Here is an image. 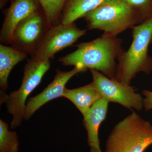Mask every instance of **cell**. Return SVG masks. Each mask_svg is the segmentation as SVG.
Wrapping results in <instances>:
<instances>
[{"label":"cell","mask_w":152,"mask_h":152,"mask_svg":"<svg viewBox=\"0 0 152 152\" xmlns=\"http://www.w3.org/2000/svg\"><path fill=\"white\" fill-rule=\"evenodd\" d=\"M75 51L61 57L59 61L64 66L80 67L99 71L110 79L115 78V61L124 51L121 40L117 37L103 34L88 42L77 45Z\"/></svg>","instance_id":"obj_1"},{"label":"cell","mask_w":152,"mask_h":152,"mask_svg":"<svg viewBox=\"0 0 152 152\" xmlns=\"http://www.w3.org/2000/svg\"><path fill=\"white\" fill-rule=\"evenodd\" d=\"M133 41L127 51L118 58L116 80L130 85L137 74H149L152 71V58L148 48L152 41V18L132 28Z\"/></svg>","instance_id":"obj_2"},{"label":"cell","mask_w":152,"mask_h":152,"mask_svg":"<svg viewBox=\"0 0 152 152\" xmlns=\"http://www.w3.org/2000/svg\"><path fill=\"white\" fill-rule=\"evenodd\" d=\"M88 29L103 31L117 37L128 29L141 23L138 15L128 0H105L83 18Z\"/></svg>","instance_id":"obj_3"},{"label":"cell","mask_w":152,"mask_h":152,"mask_svg":"<svg viewBox=\"0 0 152 152\" xmlns=\"http://www.w3.org/2000/svg\"><path fill=\"white\" fill-rule=\"evenodd\" d=\"M151 145V124L133 112L112 130L105 152H144Z\"/></svg>","instance_id":"obj_4"},{"label":"cell","mask_w":152,"mask_h":152,"mask_svg":"<svg viewBox=\"0 0 152 152\" xmlns=\"http://www.w3.org/2000/svg\"><path fill=\"white\" fill-rule=\"evenodd\" d=\"M50 65V60L38 61L31 58L25 65L21 84L18 89L9 95L1 93V103H5L8 112L12 116L11 129L18 127L24 119L27 99L39 84Z\"/></svg>","instance_id":"obj_5"},{"label":"cell","mask_w":152,"mask_h":152,"mask_svg":"<svg viewBox=\"0 0 152 152\" xmlns=\"http://www.w3.org/2000/svg\"><path fill=\"white\" fill-rule=\"evenodd\" d=\"M86 33V30L80 29L74 23L69 25L60 23L53 26L46 33L31 58L38 61L50 60L58 52L72 45Z\"/></svg>","instance_id":"obj_6"},{"label":"cell","mask_w":152,"mask_h":152,"mask_svg":"<svg viewBox=\"0 0 152 152\" xmlns=\"http://www.w3.org/2000/svg\"><path fill=\"white\" fill-rule=\"evenodd\" d=\"M93 82L101 97L117 103L126 108L140 111L144 107L143 99L135 92L134 87L106 77L99 71L91 69Z\"/></svg>","instance_id":"obj_7"},{"label":"cell","mask_w":152,"mask_h":152,"mask_svg":"<svg viewBox=\"0 0 152 152\" xmlns=\"http://www.w3.org/2000/svg\"><path fill=\"white\" fill-rule=\"evenodd\" d=\"M51 27L41 9L17 26L13 34L11 46L31 56Z\"/></svg>","instance_id":"obj_8"},{"label":"cell","mask_w":152,"mask_h":152,"mask_svg":"<svg viewBox=\"0 0 152 152\" xmlns=\"http://www.w3.org/2000/svg\"><path fill=\"white\" fill-rule=\"evenodd\" d=\"M86 71L79 66H75L72 70L68 72L57 69L53 81L42 92L30 98L28 101L25 108L24 120L29 119L38 109L48 102L62 97L66 85L69 80L76 74Z\"/></svg>","instance_id":"obj_9"},{"label":"cell","mask_w":152,"mask_h":152,"mask_svg":"<svg viewBox=\"0 0 152 152\" xmlns=\"http://www.w3.org/2000/svg\"><path fill=\"white\" fill-rule=\"evenodd\" d=\"M38 0H11L0 32L1 44H11L15 28L22 20L41 10Z\"/></svg>","instance_id":"obj_10"},{"label":"cell","mask_w":152,"mask_h":152,"mask_svg":"<svg viewBox=\"0 0 152 152\" xmlns=\"http://www.w3.org/2000/svg\"><path fill=\"white\" fill-rule=\"evenodd\" d=\"M109 103L106 99L101 98L92 106L83 118V123L87 131L91 152H102L100 147L99 130L107 116Z\"/></svg>","instance_id":"obj_11"},{"label":"cell","mask_w":152,"mask_h":152,"mask_svg":"<svg viewBox=\"0 0 152 152\" xmlns=\"http://www.w3.org/2000/svg\"><path fill=\"white\" fill-rule=\"evenodd\" d=\"M62 97L72 102L83 118L86 116L92 106L102 98L93 82L77 88L69 89L66 88Z\"/></svg>","instance_id":"obj_12"},{"label":"cell","mask_w":152,"mask_h":152,"mask_svg":"<svg viewBox=\"0 0 152 152\" xmlns=\"http://www.w3.org/2000/svg\"><path fill=\"white\" fill-rule=\"evenodd\" d=\"M28 54L12 47L0 45V87L3 90L8 88V78L11 71L17 64L23 61Z\"/></svg>","instance_id":"obj_13"},{"label":"cell","mask_w":152,"mask_h":152,"mask_svg":"<svg viewBox=\"0 0 152 152\" xmlns=\"http://www.w3.org/2000/svg\"><path fill=\"white\" fill-rule=\"evenodd\" d=\"M105 0H67L62 12L60 23L72 24L97 7Z\"/></svg>","instance_id":"obj_14"},{"label":"cell","mask_w":152,"mask_h":152,"mask_svg":"<svg viewBox=\"0 0 152 152\" xmlns=\"http://www.w3.org/2000/svg\"><path fill=\"white\" fill-rule=\"evenodd\" d=\"M67 0H38L45 16L51 26L61 22L62 12Z\"/></svg>","instance_id":"obj_15"},{"label":"cell","mask_w":152,"mask_h":152,"mask_svg":"<svg viewBox=\"0 0 152 152\" xmlns=\"http://www.w3.org/2000/svg\"><path fill=\"white\" fill-rule=\"evenodd\" d=\"M19 150L16 132L9 130L7 124L0 120V152H18Z\"/></svg>","instance_id":"obj_16"},{"label":"cell","mask_w":152,"mask_h":152,"mask_svg":"<svg viewBox=\"0 0 152 152\" xmlns=\"http://www.w3.org/2000/svg\"><path fill=\"white\" fill-rule=\"evenodd\" d=\"M135 10L141 23L152 18V0H128Z\"/></svg>","instance_id":"obj_17"},{"label":"cell","mask_w":152,"mask_h":152,"mask_svg":"<svg viewBox=\"0 0 152 152\" xmlns=\"http://www.w3.org/2000/svg\"><path fill=\"white\" fill-rule=\"evenodd\" d=\"M142 94L145 96L143 99L144 107L146 111L152 109V91L143 90Z\"/></svg>","instance_id":"obj_18"},{"label":"cell","mask_w":152,"mask_h":152,"mask_svg":"<svg viewBox=\"0 0 152 152\" xmlns=\"http://www.w3.org/2000/svg\"><path fill=\"white\" fill-rule=\"evenodd\" d=\"M8 0H0V4H1V8H2L7 2Z\"/></svg>","instance_id":"obj_19"},{"label":"cell","mask_w":152,"mask_h":152,"mask_svg":"<svg viewBox=\"0 0 152 152\" xmlns=\"http://www.w3.org/2000/svg\"></svg>","instance_id":"obj_20"}]
</instances>
